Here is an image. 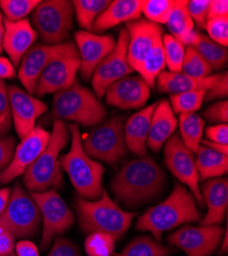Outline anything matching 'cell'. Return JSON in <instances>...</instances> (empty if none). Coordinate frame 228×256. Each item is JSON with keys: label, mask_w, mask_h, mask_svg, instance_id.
I'll return each instance as SVG.
<instances>
[{"label": "cell", "mask_w": 228, "mask_h": 256, "mask_svg": "<svg viewBox=\"0 0 228 256\" xmlns=\"http://www.w3.org/2000/svg\"><path fill=\"white\" fill-rule=\"evenodd\" d=\"M203 116L212 123H225L228 121V102L226 100L217 102L206 109Z\"/></svg>", "instance_id": "7bdbcfd3"}, {"label": "cell", "mask_w": 228, "mask_h": 256, "mask_svg": "<svg viewBox=\"0 0 228 256\" xmlns=\"http://www.w3.org/2000/svg\"><path fill=\"white\" fill-rule=\"evenodd\" d=\"M209 38L216 44L227 48L228 46V16H221L207 20L206 28Z\"/></svg>", "instance_id": "ab89813d"}, {"label": "cell", "mask_w": 228, "mask_h": 256, "mask_svg": "<svg viewBox=\"0 0 228 256\" xmlns=\"http://www.w3.org/2000/svg\"><path fill=\"white\" fill-rule=\"evenodd\" d=\"M162 44L166 66L169 72L180 73L185 54V46L170 34H163Z\"/></svg>", "instance_id": "e575fe53"}, {"label": "cell", "mask_w": 228, "mask_h": 256, "mask_svg": "<svg viewBox=\"0 0 228 256\" xmlns=\"http://www.w3.org/2000/svg\"><path fill=\"white\" fill-rule=\"evenodd\" d=\"M221 16H228L227 0H213V2H210L207 20L216 18H221Z\"/></svg>", "instance_id": "c3c4849f"}, {"label": "cell", "mask_w": 228, "mask_h": 256, "mask_svg": "<svg viewBox=\"0 0 228 256\" xmlns=\"http://www.w3.org/2000/svg\"><path fill=\"white\" fill-rule=\"evenodd\" d=\"M206 90H193L170 96V106L175 114H190L200 110L205 100Z\"/></svg>", "instance_id": "836d02e7"}, {"label": "cell", "mask_w": 228, "mask_h": 256, "mask_svg": "<svg viewBox=\"0 0 228 256\" xmlns=\"http://www.w3.org/2000/svg\"><path fill=\"white\" fill-rule=\"evenodd\" d=\"M223 228L214 226H184L168 237V242L188 256H210L219 246L223 237Z\"/></svg>", "instance_id": "9a60e30c"}, {"label": "cell", "mask_w": 228, "mask_h": 256, "mask_svg": "<svg viewBox=\"0 0 228 256\" xmlns=\"http://www.w3.org/2000/svg\"><path fill=\"white\" fill-rule=\"evenodd\" d=\"M178 126L170 102L166 100L158 102L152 115L147 144L153 152L158 153L164 144L175 132Z\"/></svg>", "instance_id": "d4e9b609"}, {"label": "cell", "mask_w": 228, "mask_h": 256, "mask_svg": "<svg viewBox=\"0 0 228 256\" xmlns=\"http://www.w3.org/2000/svg\"><path fill=\"white\" fill-rule=\"evenodd\" d=\"M71 140V132L64 120L56 119L44 151L31 164L23 174V180L30 192H44L57 180L60 152Z\"/></svg>", "instance_id": "5b68a950"}, {"label": "cell", "mask_w": 228, "mask_h": 256, "mask_svg": "<svg viewBox=\"0 0 228 256\" xmlns=\"http://www.w3.org/2000/svg\"><path fill=\"white\" fill-rule=\"evenodd\" d=\"M7 96L10 104L13 126L17 136L23 140L36 127V120L47 112V104L17 88L9 85Z\"/></svg>", "instance_id": "ac0fdd59"}, {"label": "cell", "mask_w": 228, "mask_h": 256, "mask_svg": "<svg viewBox=\"0 0 228 256\" xmlns=\"http://www.w3.org/2000/svg\"><path fill=\"white\" fill-rule=\"evenodd\" d=\"M128 41V32L124 28L119 33L114 50L95 68L92 74V88L97 98L105 96L111 84L134 72L127 60Z\"/></svg>", "instance_id": "7c38bea8"}, {"label": "cell", "mask_w": 228, "mask_h": 256, "mask_svg": "<svg viewBox=\"0 0 228 256\" xmlns=\"http://www.w3.org/2000/svg\"><path fill=\"white\" fill-rule=\"evenodd\" d=\"M177 0H142L141 12L156 24H166Z\"/></svg>", "instance_id": "d590c367"}, {"label": "cell", "mask_w": 228, "mask_h": 256, "mask_svg": "<svg viewBox=\"0 0 228 256\" xmlns=\"http://www.w3.org/2000/svg\"><path fill=\"white\" fill-rule=\"evenodd\" d=\"M142 0H115L94 20L92 26L93 34L118 26L121 23H128L140 18Z\"/></svg>", "instance_id": "603a6c76"}, {"label": "cell", "mask_w": 228, "mask_h": 256, "mask_svg": "<svg viewBox=\"0 0 228 256\" xmlns=\"http://www.w3.org/2000/svg\"><path fill=\"white\" fill-rule=\"evenodd\" d=\"M12 116L4 80H0V136H5L10 130Z\"/></svg>", "instance_id": "60d3db41"}, {"label": "cell", "mask_w": 228, "mask_h": 256, "mask_svg": "<svg viewBox=\"0 0 228 256\" xmlns=\"http://www.w3.org/2000/svg\"><path fill=\"white\" fill-rule=\"evenodd\" d=\"M105 96L108 104L118 109H140L150 98L151 88L140 75H128L111 84Z\"/></svg>", "instance_id": "ffe728a7"}, {"label": "cell", "mask_w": 228, "mask_h": 256, "mask_svg": "<svg viewBox=\"0 0 228 256\" xmlns=\"http://www.w3.org/2000/svg\"><path fill=\"white\" fill-rule=\"evenodd\" d=\"M74 6L68 0L40 2L31 12L30 23L47 46L66 44L74 23Z\"/></svg>", "instance_id": "52a82bcc"}, {"label": "cell", "mask_w": 228, "mask_h": 256, "mask_svg": "<svg viewBox=\"0 0 228 256\" xmlns=\"http://www.w3.org/2000/svg\"><path fill=\"white\" fill-rule=\"evenodd\" d=\"M196 166L200 180L205 182L223 176L228 169V158L213 148L200 144L197 152Z\"/></svg>", "instance_id": "4316f807"}, {"label": "cell", "mask_w": 228, "mask_h": 256, "mask_svg": "<svg viewBox=\"0 0 228 256\" xmlns=\"http://www.w3.org/2000/svg\"><path fill=\"white\" fill-rule=\"evenodd\" d=\"M227 250V230L224 232V241H223V245L221 247V250H220V253L224 252Z\"/></svg>", "instance_id": "9f6ffc18"}, {"label": "cell", "mask_w": 228, "mask_h": 256, "mask_svg": "<svg viewBox=\"0 0 228 256\" xmlns=\"http://www.w3.org/2000/svg\"><path fill=\"white\" fill-rule=\"evenodd\" d=\"M40 0H0V8L6 20L11 22L24 20L31 14Z\"/></svg>", "instance_id": "74e56055"}, {"label": "cell", "mask_w": 228, "mask_h": 256, "mask_svg": "<svg viewBox=\"0 0 228 256\" xmlns=\"http://www.w3.org/2000/svg\"><path fill=\"white\" fill-rule=\"evenodd\" d=\"M40 210L23 188L15 184L10 192L9 200L0 216V226L9 232L13 238L30 237L40 226Z\"/></svg>", "instance_id": "9c48e42d"}, {"label": "cell", "mask_w": 228, "mask_h": 256, "mask_svg": "<svg viewBox=\"0 0 228 256\" xmlns=\"http://www.w3.org/2000/svg\"><path fill=\"white\" fill-rule=\"evenodd\" d=\"M114 248L115 240L103 232H92L85 241V251L88 256H111Z\"/></svg>", "instance_id": "f35d334b"}, {"label": "cell", "mask_w": 228, "mask_h": 256, "mask_svg": "<svg viewBox=\"0 0 228 256\" xmlns=\"http://www.w3.org/2000/svg\"><path fill=\"white\" fill-rule=\"evenodd\" d=\"M10 192L11 190L9 188H4L0 190V216H1V213L3 212V210L7 205V202L10 196Z\"/></svg>", "instance_id": "db71d44e"}, {"label": "cell", "mask_w": 228, "mask_h": 256, "mask_svg": "<svg viewBox=\"0 0 228 256\" xmlns=\"http://www.w3.org/2000/svg\"><path fill=\"white\" fill-rule=\"evenodd\" d=\"M15 77V68L11 62L4 58L0 56V80L11 79Z\"/></svg>", "instance_id": "816d5d0a"}, {"label": "cell", "mask_w": 228, "mask_h": 256, "mask_svg": "<svg viewBox=\"0 0 228 256\" xmlns=\"http://www.w3.org/2000/svg\"><path fill=\"white\" fill-rule=\"evenodd\" d=\"M76 209L82 230L90 234H110L115 241L120 240L125 234L136 216L134 212L121 209L105 190L100 198L95 201L77 198Z\"/></svg>", "instance_id": "3957f363"}, {"label": "cell", "mask_w": 228, "mask_h": 256, "mask_svg": "<svg viewBox=\"0 0 228 256\" xmlns=\"http://www.w3.org/2000/svg\"><path fill=\"white\" fill-rule=\"evenodd\" d=\"M181 73L194 78H205L212 75L213 71L193 46H186Z\"/></svg>", "instance_id": "8d00e7d4"}, {"label": "cell", "mask_w": 228, "mask_h": 256, "mask_svg": "<svg viewBox=\"0 0 228 256\" xmlns=\"http://www.w3.org/2000/svg\"><path fill=\"white\" fill-rule=\"evenodd\" d=\"M200 144L211 148L214 151H217L223 155H226V156L228 155V144H221L210 142L208 140H201Z\"/></svg>", "instance_id": "f5cc1de1"}, {"label": "cell", "mask_w": 228, "mask_h": 256, "mask_svg": "<svg viewBox=\"0 0 228 256\" xmlns=\"http://www.w3.org/2000/svg\"><path fill=\"white\" fill-rule=\"evenodd\" d=\"M77 46L72 41L58 46L35 44L19 62L17 77L29 94H34L35 85L41 72L57 56L76 52Z\"/></svg>", "instance_id": "5bb4252c"}, {"label": "cell", "mask_w": 228, "mask_h": 256, "mask_svg": "<svg viewBox=\"0 0 228 256\" xmlns=\"http://www.w3.org/2000/svg\"><path fill=\"white\" fill-rule=\"evenodd\" d=\"M125 29L129 36L127 60L133 71L139 73L155 44L162 38L164 30L159 24L141 18L126 23Z\"/></svg>", "instance_id": "e0dca14e"}, {"label": "cell", "mask_w": 228, "mask_h": 256, "mask_svg": "<svg viewBox=\"0 0 228 256\" xmlns=\"http://www.w3.org/2000/svg\"><path fill=\"white\" fill-rule=\"evenodd\" d=\"M209 6L210 0H191L186 4V8L192 20L201 29L206 28Z\"/></svg>", "instance_id": "b9f144b4"}, {"label": "cell", "mask_w": 228, "mask_h": 256, "mask_svg": "<svg viewBox=\"0 0 228 256\" xmlns=\"http://www.w3.org/2000/svg\"><path fill=\"white\" fill-rule=\"evenodd\" d=\"M50 138V132L42 127L34 130L22 140L14 150L9 165L0 172V184H6L14 178L23 176L27 168L44 151Z\"/></svg>", "instance_id": "2e32d148"}, {"label": "cell", "mask_w": 228, "mask_h": 256, "mask_svg": "<svg viewBox=\"0 0 228 256\" xmlns=\"http://www.w3.org/2000/svg\"><path fill=\"white\" fill-rule=\"evenodd\" d=\"M3 36H4V24H3V16L0 12V54L3 52Z\"/></svg>", "instance_id": "11a10c76"}, {"label": "cell", "mask_w": 228, "mask_h": 256, "mask_svg": "<svg viewBox=\"0 0 228 256\" xmlns=\"http://www.w3.org/2000/svg\"><path fill=\"white\" fill-rule=\"evenodd\" d=\"M3 50L8 54L13 67L17 68L23 56L35 44L38 34L27 18L17 22L3 18Z\"/></svg>", "instance_id": "44dd1931"}, {"label": "cell", "mask_w": 228, "mask_h": 256, "mask_svg": "<svg viewBox=\"0 0 228 256\" xmlns=\"http://www.w3.org/2000/svg\"><path fill=\"white\" fill-rule=\"evenodd\" d=\"M50 116L53 120L73 121L89 127L105 121L108 113L96 96L76 81L70 88L54 94Z\"/></svg>", "instance_id": "8992f818"}, {"label": "cell", "mask_w": 228, "mask_h": 256, "mask_svg": "<svg viewBox=\"0 0 228 256\" xmlns=\"http://www.w3.org/2000/svg\"><path fill=\"white\" fill-rule=\"evenodd\" d=\"M166 184L161 166L148 154L123 164L112 182L116 198L129 208L153 201Z\"/></svg>", "instance_id": "6da1fadb"}, {"label": "cell", "mask_w": 228, "mask_h": 256, "mask_svg": "<svg viewBox=\"0 0 228 256\" xmlns=\"http://www.w3.org/2000/svg\"><path fill=\"white\" fill-rule=\"evenodd\" d=\"M76 20L84 31L91 32L96 18L111 4L110 0H75L72 2Z\"/></svg>", "instance_id": "f546056e"}, {"label": "cell", "mask_w": 228, "mask_h": 256, "mask_svg": "<svg viewBox=\"0 0 228 256\" xmlns=\"http://www.w3.org/2000/svg\"><path fill=\"white\" fill-rule=\"evenodd\" d=\"M14 148L15 138L13 136H0V172L9 165L13 157Z\"/></svg>", "instance_id": "ee69618b"}, {"label": "cell", "mask_w": 228, "mask_h": 256, "mask_svg": "<svg viewBox=\"0 0 228 256\" xmlns=\"http://www.w3.org/2000/svg\"><path fill=\"white\" fill-rule=\"evenodd\" d=\"M202 216L192 192L177 182L170 196L140 216L135 226L138 230L152 232L154 239L161 243L162 234L165 230L200 222Z\"/></svg>", "instance_id": "7a4b0ae2"}, {"label": "cell", "mask_w": 228, "mask_h": 256, "mask_svg": "<svg viewBox=\"0 0 228 256\" xmlns=\"http://www.w3.org/2000/svg\"><path fill=\"white\" fill-rule=\"evenodd\" d=\"M75 40L81 60L80 75L89 80L99 62L114 50L116 40L111 35H96L84 30L75 33Z\"/></svg>", "instance_id": "d6986e66"}, {"label": "cell", "mask_w": 228, "mask_h": 256, "mask_svg": "<svg viewBox=\"0 0 228 256\" xmlns=\"http://www.w3.org/2000/svg\"><path fill=\"white\" fill-rule=\"evenodd\" d=\"M71 132L70 151L61 157L60 165L82 198L95 201L102 194V176L105 168L91 159L83 150L79 125L68 124Z\"/></svg>", "instance_id": "277c9868"}, {"label": "cell", "mask_w": 228, "mask_h": 256, "mask_svg": "<svg viewBox=\"0 0 228 256\" xmlns=\"http://www.w3.org/2000/svg\"><path fill=\"white\" fill-rule=\"evenodd\" d=\"M158 102L152 104L131 115L124 125V136L128 151L138 157L147 154V140L151 119Z\"/></svg>", "instance_id": "cb8c5ba5"}, {"label": "cell", "mask_w": 228, "mask_h": 256, "mask_svg": "<svg viewBox=\"0 0 228 256\" xmlns=\"http://www.w3.org/2000/svg\"><path fill=\"white\" fill-rule=\"evenodd\" d=\"M165 163L172 174L178 180L189 186L192 194L200 206H204V200L199 186V172L193 152L186 146L178 134H173L165 142Z\"/></svg>", "instance_id": "8fae6325"}, {"label": "cell", "mask_w": 228, "mask_h": 256, "mask_svg": "<svg viewBox=\"0 0 228 256\" xmlns=\"http://www.w3.org/2000/svg\"><path fill=\"white\" fill-rule=\"evenodd\" d=\"M180 138L193 154H197L204 134L205 120L196 113L179 115Z\"/></svg>", "instance_id": "f1b7e54d"}, {"label": "cell", "mask_w": 228, "mask_h": 256, "mask_svg": "<svg viewBox=\"0 0 228 256\" xmlns=\"http://www.w3.org/2000/svg\"><path fill=\"white\" fill-rule=\"evenodd\" d=\"M0 256H14V254H13V253H11V254H7V255H0Z\"/></svg>", "instance_id": "6f0895ef"}, {"label": "cell", "mask_w": 228, "mask_h": 256, "mask_svg": "<svg viewBox=\"0 0 228 256\" xmlns=\"http://www.w3.org/2000/svg\"><path fill=\"white\" fill-rule=\"evenodd\" d=\"M170 249L161 245L155 239L141 236L131 241L120 256H167Z\"/></svg>", "instance_id": "d6a6232c"}, {"label": "cell", "mask_w": 228, "mask_h": 256, "mask_svg": "<svg viewBox=\"0 0 228 256\" xmlns=\"http://www.w3.org/2000/svg\"><path fill=\"white\" fill-rule=\"evenodd\" d=\"M15 253L17 256H39L38 248L31 241H19L15 245Z\"/></svg>", "instance_id": "f907efd6"}, {"label": "cell", "mask_w": 228, "mask_h": 256, "mask_svg": "<svg viewBox=\"0 0 228 256\" xmlns=\"http://www.w3.org/2000/svg\"><path fill=\"white\" fill-rule=\"evenodd\" d=\"M80 65L81 60L78 52L55 58L41 72L33 94L37 98H43L46 94L70 88L76 82Z\"/></svg>", "instance_id": "4fadbf2b"}, {"label": "cell", "mask_w": 228, "mask_h": 256, "mask_svg": "<svg viewBox=\"0 0 228 256\" xmlns=\"http://www.w3.org/2000/svg\"><path fill=\"white\" fill-rule=\"evenodd\" d=\"M186 4L188 2L177 0L176 6L166 23L171 33L170 35L179 40L182 44L186 37L195 30V23L186 8Z\"/></svg>", "instance_id": "4dcf8cb0"}, {"label": "cell", "mask_w": 228, "mask_h": 256, "mask_svg": "<svg viewBox=\"0 0 228 256\" xmlns=\"http://www.w3.org/2000/svg\"><path fill=\"white\" fill-rule=\"evenodd\" d=\"M30 196L37 204L42 216L43 234L40 248L46 250L55 236L65 232L73 226L75 218L65 200L53 190L31 192Z\"/></svg>", "instance_id": "30bf717a"}, {"label": "cell", "mask_w": 228, "mask_h": 256, "mask_svg": "<svg viewBox=\"0 0 228 256\" xmlns=\"http://www.w3.org/2000/svg\"><path fill=\"white\" fill-rule=\"evenodd\" d=\"M201 194L208 207L206 216L200 226L220 224L224 218L228 205L227 178H210L202 184Z\"/></svg>", "instance_id": "7402d4cb"}, {"label": "cell", "mask_w": 228, "mask_h": 256, "mask_svg": "<svg viewBox=\"0 0 228 256\" xmlns=\"http://www.w3.org/2000/svg\"><path fill=\"white\" fill-rule=\"evenodd\" d=\"M228 94V73L227 71L221 72L220 78L215 82L213 86L206 92L205 100L206 102H211L218 98H226Z\"/></svg>", "instance_id": "f6af8a7d"}, {"label": "cell", "mask_w": 228, "mask_h": 256, "mask_svg": "<svg viewBox=\"0 0 228 256\" xmlns=\"http://www.w3.org/2000/svg\"><path fill=\"white\" fill-rule=\"evenodd\" d=\"M124 125V118L116 116L94 126L84 138L81 136L83 150L90 158L98 161L109 164L118 162L128 151Z\"/></svg>", "instance_id": "ba28073f"}, {"label": "cell", "mask_w": 228, "mask_h": 256, "mask_svg": "<svg viewBox=\"0 0 228 256\" xmlns=\"http://www.w3.org/2000/svg\"><path fill=\"white\" fill-rule=\"evenodd\" d=\"M192 46L207 62L212 71H219L226 66L228 60L227 48L216 44L208 35L198 31Z\"/></svg>", "instance_id": "83f0119b"}, {"label": "cell", "mask_w": 228, "mask_h": 256, "mask_svg": "<svg viewBox=\"0 0 228 256\" xmlns=\"http://www.w3.org/2000/svg\"><path fill=\"white\" fill-rule=\"evenodd\" d=\"M166 60L162 44V38H160L143 62L139 75L148 83L150 88H154L158 76L165 71Z\"/></svg>", "instance_id": "1f68e13d"}, {"label": "cell", "mask_w": 228, "mask_h": 256, "mask_svg": "<svg viewBox=\"0 0 228 256\" xmlns=\"http://www.w3.org/2000/svg\"><path fill=\"white\" fill-rule=\"evenodd\" d=\"M206 136L210 142L228 144V125L221 123L208 127L206 130Z\"/></svg>", "instance_id": "7dc6e473"}, {"label": "cell", "mask_w": 228, "mask_h": 256, "mask_svg": "<svg viewBox=\"0 0 228 256\" xmlns=\"http://www.w3.org/2000/svg\"><path fill=\"white\" fill-rule=\"evenodd\" d=\"M14 248V238L12 234L0 226V255H7L12 253Z\"/></svg>", "instance_id": "681fc988"}, {"label": "cell", "mask_w": 228, "mask_h": 256, "mask_svg": "<svg viewBox=\"0 0 228 256\" xmlns=\"http://www.w3.org/2000/svg\"><path fill=\"white\" fill-rule=\"evenodd\" d=\"M221 73L210 75L205 78H194L183 73H172L163 71L157 78L158 90L163 94H178L193 90H209L220 78Z\"/></svg>", "instance_id": "484cf974"}, {"label": "cell", "mask_w": 228, "mask_h": 256, "mask_svg": "<svg viewBox=\"0 0 228 256\" xmlns=\"http://www.w3.org/2000/svg\"><path fill=\"white\" fill-rule=\"evenodd\" d=\"M48 256H80L77 246L66 238H56Z\"/></svg>", "instance_id": "bcb514c9"}]
</instances>
